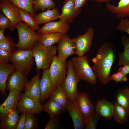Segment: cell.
I'll use <instances>...</instances> for the list:
<instances>
[{
  "label": "cell",
  "instance_id": "6da1fadb",
  "mask_svg": "<svg viewBox=\"0 0 129 129\" xmlns=\"http://www.w3.org/2000/svg\"><path fill=\"white\" fill-rule=\"evenodd\" d=\"M116 50L114 45L110 42L105 43L98 49L95 57L91 61L92 67L98 80L106 84L111 81V67L116 57Z\"/></svg>",
  "mask_w": 129,
  "mask_h": 129
},
{
  "label": "cell",
  "instance_id": "7a4b0ae2",
  "mask_svg": "<svg viewBox=\"0 0 129 129\" xmlns=\"http://www.w3.org/2000/svg\"><path fill=\"white\" fill-rule=\"evenodd\" d=\"M37 73L42 69H48L56 55L57 47L54 45L47 46L38 42L32 49Z\"/></svg>",
  "mask_w": 129,
  "mask_h": 129
},
{
  "label": "cell",
  "instance_id": "3957f363",
  "mask_svg": "<svg viewBox=\"0 0 129 129\" xmlns=\"http://www.w3.org/2000/svg\"><path fill=\"white\" fill-rule=\"evenodd\" d=\"M16 28L18 35V41L16 44L15 47L16 49L32 50L38 42L40 34L22 22L17 23Z\"/></svg>",
  "mask_w": 129,
  "mask_h": 129
},
{
  "label": "cell",
  "instance_id": "277c9868",
  "mask_svg": "<svg viewBox=\"0 0 129 129\" xmlns=\"http://www.w3.org/2000/svg\"><path fill=\"white\" fill-rule=\"evenodd\" d=\"M71 61L74 71L80 80L86 81L91 84L96 83L97 78L89 65L87 55L73 57Z\"/></svg>",
  "mask_w": 129,
  "mask_h": 129
},
{
  "label": "cell",
  "instance_id": "5b68a950",
  "mask_svg": "<svg viewBox=\"0 0 129 129\" xmlns=\"http://www.w3.org/2000/svg\"><path fill=\"white\" fill-rule=\"evenodd\" d=\"M34 57L31 49H16L12 53L10 61L16 70L27 75L34 65Z\"/></svg>",
  "mask_w": 129,
  "mask_h": 129
},
{
  "label": "cell",
  "instance_id": "8992f818",
  "mask_svg": "<svg viewBox=\"0 0 129 129\" xmlns=\"http://www.w3.org/2000/svg\"><path fill=\"white\" fill-rule=\"evenodd\" d=\"M66 75L61 85L67 94L70 102L76 100L78 92L77 86L80 80L75 74L71 60L66 62Z\"/></svg>",
  "mask_w": 129,
  "mask_h": 129
},
{
  "label": "cell",
  "instance_id": "52a82bcc",
  "mask_svg": "<svg viewBox=\"0 0 129 129\" xmlns=\"http://www.w3.org/2000/svg\"><path fill=\"white\" fill-rule=\"evenodd\" d=\"M52 83L56 87L61 85L67 71L66 60L59 58L56 55L49 68Z\"/></svg>",
  "mask_w": 129,
  "mask_h": 129
},
{
  "label": "cell",
  "instance_id": "ba28073f",
  "mask_svg": "<svg viewBox=\"0 0 129 129\" xmlns=\"http://www.w3.org/2000/svg\"><path fill=\"white\" fill-rule=\"evenodd\" d=\"M94 34V29L89 27L84 34L72 39L75 44V54L78 56H83L90 50Z\"/></svg>",
  "mask_w": 129,
  "mask_h": 129
},
{
  "label": "cell",
  "instance_id": "9c48e42d",
  "mask_svg": "<svg viewBox=\"0 0 129 129\" xmlns=\"http://www.w3.org/2000/svg\"><path fill=\"white\" fill-rule=\"evenodd\" d=\"M76 101L79 109L85 122L94 111L95 107L88 93L78 92Z\"/></svg>",
  "mask_w": 129,
  "mask_h": 129
},
{
  "label": "cell",
  "instance_id": "30bf717a",
  "mask_svg": "<svg viewBox=\"0 0 129 129\" xmlns=\"http://www.w3.org/2000/svg\"><path fill=\"white\" fill-rule=\"evenodd\" d=\"M0 9L11 21V24L9 28L10 31H13L16 24L23 22L18 8L13 5L8 0H0Z\"/></svg>",
  "mask_w": 129,
  "mask_h": 129
},
{
  "label": "cell",
  "instance_id": "8fae6325",
  "mask_svg": "<svg viewBox=\"0 0 129 129\" xmlns=\"http://www.w3.org/2000/svg\"><path fill=\"white\" fill-rule=\"evenodd\" d=\"M16 108L19 113H29L38 114L43 111V106L31 98L21 95Z\"/></svg>",
  "mask_w": 129,
  "mask_h": 129
},
{
  "label": "cell",
  "instance_id": "7c38bea8",
  "mask_svg": "<svg viewBox=\"0 0 129 129\" xmlns=\"http://www.w3.org/2000/svg\"><path fill=\"white\" fill-rule=\"evenodd\" d=\"M27 76L16 70L10 74L7 79L6 89L9 91L15 89L21 92L24 89L28 81Z\"/></svg>",
  "mask_w": 129,
  "mask_h": 129
},
{
  "label": "cell",
  "instance_id": "4fadbf2b",
  "mask_svg": "<svg viewBox=\"0 0 129 129\" xmlns=\"http://www.w3.org/2000/svg\"><path fill=\"white\" fill-rule=\"evenodd\" d=\"M21 92L15 89L9 91V94L5 101L0 105V118L2 121L8 113L16 108L20 100Z\"/></svg>",
  "mask_w": 129,
  "mask_h": 129
},
{
  "label": "cell",
  "instance_id": "5bb4252c",
  "mask_svg": "<svg viewBox=\"0 0 129 129\" xmlns=\"http://www.w3.org/2000/svg\"><path fill=\"white\" fill-rule=\"evenodd\" d=\"M74 0H64L62 7L61 13L58 19L65 23L69 24L80 14L81 8H75Z\"/></svg>",
  "mask_w": 129,
  "mask_h": 129
},
{
  "label": "cell",
  "instance_id": "9a60e30c",
  "mask_svg": "<svg viewBox=\"0 0 129 129\" xmlns=\"http://www.w3.org/2000/svg\"><path fill=\"white\" fill-rule=\"evenodd\" d=\"M41 97L40 102H43L57 88L53 84L49 71V68L43 70L42 77L40 79Z\"/></svg>",
  "mask_w": 129,
  "mask_h": 129
},
{
  "label": "cell",
  "instance_id": "2e32d148",
  "mask_svg": "<svg viewBox=\"0 0 129 129\" xmlns=\"http://www.w3.org/2000/svg\"><path fill=\"white\" fill-rule=\"evenodd\" d=\"M57 47L58 56L61 59L66 60L69 56L75 54V43L66 34L64 35Z\"/></svg>",
  "mask_w": 129,
  "mask_h": 129
},
{
  "label": "cell",
  "instance_id": "e0dca14e",
  "mask_svg": "<svg viewBox=\"0 0 129 129\" xmlns=\"http://www.w3.org/2000/svg\"><path fill=\"white\" fill-rule=\"evenodd\" d=\"M40 75L39 72L37 73L28 81L25 88L24 92L22 94L38 102H40L41 95Z\"/></svg>",
  "mask_w": 129,
  "mask_h": 129
},
{
  "label": "cell",
  "instance_id": "ac0fdd59",
  "mask_svg": "<svg viewBox=\"0 0 129 129\" xmlns=\"http://www.w3.org/2000/svg\"><path fill=\"white\" fill-rule=\"evenodd\" d=\"M106 8L114 14L118 19H129V0H120L117 5L107 3Z\"/></svg>",
  "mask_w": 129,
  "mask_h": 129
},
{
  "label": "cell",
  "instance_id": "d6986e66",
  "mask_svg": "<svg viewBox=\"0 0 129 129\" xmlns=\"http://www.w3.org/2000/svg\"><path fill=\"white\" fill-rule=\"evenodd\" d=\"M70 27L69 24L61 21L45 24L38 30L39 34L49 32H61L66 34Z\"/></svg>",
  "mask_w": 129,
  "mask_h": 129
},
{
  "label": "cell",
  "instance_id": "ffe728a7",
  "mask_svg": "<svg viewBox=\"0 0 129 129\" xmlns=\"http://www.w3.org/2000/svg\"><path fill=\"white\" fill-rule=\"evenodd\" d=\"M95 109L100 118L109 120L113 117L114 105L106 99H101L96 103Z\"/></svg>",
  "mask_w": 129,
  "mask_h": 129
},
{
  "label": "cell",
  "instance_id": "44dd1931",
  "mask_svg": "<svg viewBox=\"0 0 129 129\" xmlns=\"http://www.w3.org/2000/svg\"><path fill=\"white\" fill-rule=\"evenodd\" d=\"M67 110L71 118L74 129H84L85 121L79 109L76 100L70 102Z\"/></svg>",
  "mask_w": 129,
  "mask_h": 129
},
{
  "label": "cell",
  "instance_id": "7402d4cb",
  "mask_svg": "<svg viewBox=\"0 0 129 129\" xmlns=\"http://www.w3.org/2000/svg\"><path fill=\"white\" fill-rule=\"evenodd\" d=\"M16 69L12 64L0 62V91L4 97L6 96V85L9 75Z\"/></svg>",
  "mask_w": 129,
  "mask_h": 129
},
{
  "label": "cell",
  "instance_id": "603a6c76",
  "mask_svg": "<svg viewBox=\"0 0 129 129\" xmlns=\"http://www.w3.org/2000/svg\"><path fill=\"white\" fill-rule=\"evenodd\" d=\"M16 108L10 111L1 121L0 129H16L20 116Z\"/></svg>",
  "mask_w": 129,
  "mask_h": 129
},
{
  "label": "cell",
  "instance_id": "cb8c5ba5",
  "mask_svg": "<svg viewBox=\"0 0 129 129\" xmlns=\"http://www.w3.org/2000/svg\"><path fill=\"white\" fill-rule=\"evenodd\" d=\"M60 14L59 11L57 8H54L52 10L48 9L45 11L36 15L34 18L39 25L57 19Z\"/></svg>",
  "mask_w": 129,
  "mask_h": 129
},
{
  "label": "cell",
  "instance_id": "d4e9b609",
  "mask_svg": "<svg viewBox=\"0 0 129 129\" xmlns=\"http://www.w3.org/2000/svg\"><path fill=\"white\" fill-rule=\"evenodd\" d=\"M43 111L47 113L50 118L59 115L67 111L63 107L49 98L42 105Z\"/></svg>",
  "mask_w": 129,
  "mask_h": 129
},
{
  "label": "cell",
  "instance_id": "484cf974",
  "mask_svg": "<svg viewBox=\"0 0 129 129\" xmlns=\"http://www.w3.org/2000/svg\"><path fill=\"white\" fill-rule=\"evenodd\" d=\"M65 34L61 32H49L40 34L38 42L46 46L58 43Z\"/></svg>",
  "mask_w": 129,
  "mask_h": 129
},
{
  "label": "cell",
  "instance_id": "4316f807",
  "mask_svg": "<svg viewBox=\"0 0 129 129\" xmlns=\"http://www.w3.org/2000/svg\"><path fill=\"white\" fill-rule=\"evenodd\" d=\"M49 98L63 107L67 110L70 102L65 90L61 85L57 87Z\"/></svg>",
  "mask_w": 129,
  "mask_h": 129
},
{
  "label": "cell",
  "instance_id": "83f0119b",
  "mask_svg": "<svg viewBox=\"0 0 129 129\" xmlns=\"http://www.w3.org/2000/svg\"><path fill=\"white\" fill-rule=\"evenodd\" d=\"M129 116V110L115 102L113 116L115 121L119 124H124L127 121Z\"/></svg>",
  "mask_w": 129,
  "mask_h": 129
},
{
  "label": "cell",
  "instance_id": "f1b7e54d",
  "mask_svg": "<svg viewBox=\"0 0 129 129\" xmlns=\"http://www.w3.org/2000/svg\"><path fill=\"white\" fill-rule=\"evenodd\" d=\"M121 41L124 46V50L122 52L118 54L117 65L118 66L129 64V38L124 35L121 38Z\"/></svg>",
  "mask_w": 129,
  "mask_h": 129
},
{
  "label": "cell",
  "instance_id": "f546056e",
  "mask_svg": "<svg viewBox=\"0 0 129 129\" xmlns=\"http://www.w3.org/2000/svg\"><path fill=\"white\" fill-rule=\"evenodd\" d=\"M129 88L127 86L120 88L115 96V102L129 110Z\"/></svg>",
  "mask_w": 129,
  "mask_h": 129
},
{
  "label": "cell",
  "instance_id": "4dcf8cb0",
  "mask_svg": "<svg viewBox=\"0 0 129 129\" xmlns=\"http://www.w3.org/2000/svg\"><path fill=\"white\" fill-rule=\"evenodd\" d=\"M8 0L15 7L28 11L34 17L36 14L33 9V0Z\"/></svg>",
  "mask_w": 129,
  "mask_h": 129
},
{
  "label": "cell",
  "instance_id": "1f68e13d",
  "mask_svg": "<svg viewBox=\"0 0 129 129\" xmlns=\"http://www.w3.org/2000/svg\"><path fill=\"white\" fill-rule=\"evenodd\" d=\"M22 19L34 31L38 30L40 28L34 17H32L28 11L20 9H18Z\"/></svg>",
  "mask_w": 129,
  "mask_h": 129
},
{
  "label": "cell",
  "instance_id": "d6a6232c",
  "mask_svg": "<svg viewBox=\"0 0 129 129\" xmlns=\"http://www.w3.org/2000/svg\"><path fill=\"white\" fill-rule=\"evenodd\" d=\"M33 9L35 12L38 11H43L46 9H53L56 6L53 0H33Z\"/></svg>",
  "mask_w": 129,
  "mask_h": 129
},
{
  "label": "cell",
  "instance_id": "836d02e7",
  "mask_svg": "<svg viewBox=\"0 0 129 129\" xmlns=\"http://www.w3.org/2000/svg\"><path fill=\"white\" fill-rule=\"evenodd\" d=\"M6 39L0 42V48L7 50L11 53L16 49L15 48L16 43H15L11 38L6 35Z\"/></svg>",
  "mask_w": 129,
  "mask_h": 129
},
{
  "label": "cell",
  "instance_id": "e575fe53",
  "mask_svg": "<svg viewBox=\"0 0 129 129\" xmlns=\"http://www.w3.org/2000/svg\"><path fill=\"white\" fill-rule=\"evenodd\" d=\"M100 117L94 111L91 117L85 123V129H96L97 124Z\"/></svg>",
  "mask_w": 129,
  "mask_h": 129
},
{
  "label": "cell",
  "instance_id": "d590c367",
  "mask_svg": "<svg viewBox=\"0 0 129 129\" xmlns=\"http://www.w3.org/2000/svg\"><path fill=\"white\" fill-rule=\"evenodd\" d=\"M38 126V121L34 114L27 113L24 129H35Z\"/></svg>",
  "mask_w": 129,
  "mask_h": 129
},
{
  "label": "cell",
  "instance_id": "8d00e7d4",
  "mask_svg": "<svg viewBox=\"0 0 129 129\" xmlns=\"http://www.w3.org/2000/svg\"><path fill=\"white\" fill-rule=\"evenodd\" d=\"M59 115L53 118H50L44 127L45 129H63L59 120Z\"/></svg>",
  "mask_w": 129,
  "mask_h": 129
},
{
  "label": "cell",
  "instance_id": "74e56055",
  "mask_svg": "<svg viewBox=\"0 0 129 129\" xmlns=\"http://www.w3.org/2000/svg\"><path fill=\"white\" fill-rule=\"evenodd\" d=\"M120 20L115 28L121 33L126 32L129 35V19L125 18Z\"/></svg>",
  "mask_w": 129,
  "mask_h": 129
},
{
  "label": "cell",
  "instance_id": "f35d334b",
  "mask_svg": "<svg viewBox=\"0 0 129 129\" xmlns=\"http://www.w3.org/2000/svg\"><path fill=\"white\" fill-rule=\"evenodd\" d=\"M11 24L10 20L2 12L0 13V30L9 28Z\"/></svg>",
  "mask_w": 129,
  "mask_h": 129
},
{
  "label": "cell",
  "instance_id": "ab89813d",
  "mask_svg": "<svg viewBox=\"0 0 129 129\" xmlns=\"http://www.w3.org/2000/svg\"><path fill=\"white\" fill-rule=\"evenodd\" d=\"M111 79L116 83L126 82L127 80L126 75L118 70L111 75Z\"/></svg>",
  "mask_w": 129,
  "mask_h": 129
},
{
  "label": "cell",
  "instance_id": "60d3db41",
  "mask_svg": "<svg viewBox=\"0 0 129 129\" xmlns=\"http://www.w3.org/2000/svg\"><path fill=\"white\" fill-rule=\"evenodd\" d=\"M11 54L7 50L0 48V62L8 64Z\"/></svg>",
  "mask_w": 129,
  "mask_h": 129
},
{
  "label": "cell",
  "instance_id": "b9f144b4",
  "mask_svg": "<svg viewBox=\"0 0 129 129\" xmlns=\"http://www.w3.org/2000/svg\"><path fill=\"white\" fill-rule=\"evenodd\" d=\"M27 113H21L16 129H24L25 126Z\"/></svg>",
  "mask_w": 129,
  "mask_h": 129
},
{
  "label": "cell",
  "instance_id": "7bdbcfd3",
  "mask_svg": "<svg viewBox=\"0 0 129 129\" xmlns=\"http://www.w3.org/2000/svg\"><path fill=\"white\" fill-rule=\"evenodd\" d=\"M87 0H74L75 8L76 9L81 8L85 4Z\"/></svg>",
  "mask_w": 129,
  "mask_h": 129
},
{
  "label": "cell",
  "instance_id": "ee69618b",
  "mask_svg": "<svg viewBox=\"0 0 129 129\" xmlns=\"http://www.w3.org/2000/svg\"><path fill=\"white\" fill-rule=\"evenodd\" d=\"M123 66H120L118 70L124 74L127 75L129 73V64H126Z\"/></svg>",
  "mask_w": 129,
  "mask_h": 129
},
{
  "label": "cell",
  "instance_id": "f6af8a7d",
  "mask_svg": "<svg viewBox=\"0 0 129 129\" xmlns=\"http://www.w3.org/2000/svg\"><path fill=\"white\" fill-rule=\"evenodd\" d=\"M4 30H0V42L5 40L6 38V35L4 34Z\"/></svg>",
  "mask_w": 129,
  "mask_h": 129
},
{
  "label": "cell",
  "instance_id": "bcb514c9",
  "mask_svg": "<svg viewBox=\"0 0 129 129\" xmlns=\"http://www.w3.org/2000/svg\"><path fill=\"white\" fill-rule=\"evenodd\" d=\"M87 0L93 1L95 2L98 3L100 2H106L107 3L112 0Z\"/></svg>",
  "mask_w": 129,
  "mask_h": 129
},
{
  "label": "cell",
  "instance_id": "7dc6e473",
  "mask_svg": "<svg viewBox=\"0 0 129 129\" xmlns=\"http://www.w3.org/2000/svg\"></svg>",
  "mask_w": 129,
  "mask_h": 129
}]
</instances>
